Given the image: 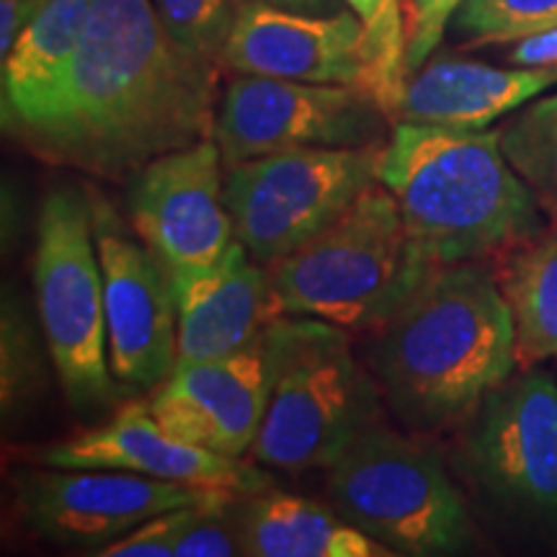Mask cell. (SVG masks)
<instances>
[{
	"label": "cell",
	"instance_id": "9c48e42d",
	"mask_svg": "<svg viewBox=\"0 0 557 557\" xmlns=\"http://www.w3.org/2000/svg\"><path fill=\"white\" fill-rule=\"evenodd\" d=\"M389 116L357 86L238 75L220 96L214 143L225 165L302 148L385 143Z\"/></svg>",
	"mask_w": 557,
	"mask_h": 557
},
{
	"label": "cell",
	"instance_id": "4dcf8cb0",
	"mask_svg": "<svg viewBox=\"0 0 557 557\" xmlns=\"http://www.w3.org/2000/svg\"><path fill=\"white\" fill-rule=\"evenodd\" d=\"M259 3L305 13H336L338 0H259Z\"/></svg>",
	"mask_w": 557,
	"mask_h": 557
},
{
	"label": "cell",
	"instance_id": "277c9868",
	"mask_svg": "<svg viewBox=\"0 0 557 557\" xmlns=\"http://www.w3.org/2000/svg\"><path fill=\"white\" fill-rule=\"evenodd\" d=\"M269 403L253 462L287 472L329 470L351 438L382 416L377 380L354 357L348 331L282 315L263 331Z\"/></svg>",
	"mask_w": 557,
	"mask_h": 557
},
{
	"label": "cell",
	"instance_id": "5b68a950",
	"mask_svg": "<svg viewBox=\"0 0 557 557\" xmlns=\"http://www.w3.org/2000/svg\"><path fill=\"white\" fill-rule=\"evenodd\" d=\"M267 269L287 315L374 333L431 263L410 243L398 201L374 181L344 218Z\"/></svg>",
	"mask_w": 557,
	"mask_h": 557
},
{
	"label": "cell",
	"instance_id": "603a6c76",
	"mask_svg": "<svg viewBox=\"0 0 557 557\" xmlns=\"http://www.w3.org/2000/svg\"><path fill=\"white\" fill-rule=\"evenodd\" d=\"M344 3L364 26L369 58H372V96L393 122L408 83L406 0H344Z\"/></svg>",
	"mask_w": 557,
	"mask_h": 557
},
{
	"label": "cell",
	"instance_id": "f1b7e54d",
	"mask_svg": "<svg viewBox=\"0 0 557 557\" xmlns=\"http://www.w3.org/2000/svg\"><path fill=\"white\" fill-rule=\"evenodd\" d=\"M45 3L47 0H3L0 3V60L11 52L13 41Z\"/></svg>",
	"mask_w": 557,
	"mask_h": 557
},
{
	"label": "cell",
	"instance_id": "ac0fdd59",
	"mask_svg": "<svg viewBox=\"0 0 557 557\" xmlns=\"http://www.w3.org/2000/svg\"><path fill=\"white\" fill-rule=\"evenodd\" d=\"M553 86L557 67H493L436 54L408 78L393 122L483 132Z\"/></svg>",
	"mask_w": 557,
	"mask_h": 557
},
{
	"label": "cell",
	"instance_id": "3957f363",
	"mask_svg": "<svg viewBox=\"0 0 557 557\" xmlns=\"http://www.w3.org/2000/svg\"><path fill=\"white\" fill-rule=\"evenodd\" d=\"M377 181L398 201L408 238L431 267L496 261L547 225L537 197L500 150L498 129L393 122Z\"/></svg>",
	"mask_w": 557,
	"mask_h": 557
},
{
	"label": "cell",
	"instance_id": "ffe728a7",
	"mask_svg": "<svg viewBox=\"0 0 557 557\" xmlns=\"http://www.w3.org/2000/svg\"><path fill=\"white\" fill-rule=\"evenodd\" d=\"M233 517L248 557H393L336 508L271 485L235 498Z\"/></svg>",
	"mask_w": 557,
	"mask_h": 557
},
{
	"label": "cell",
	"instance_id": "d4e9b609",
	"mask_svg": "<svg viewBox=\"0 0 557 557\" xmlns=\"http://www.w3.org/2000/svg\"><path fill=\"white\" fill-rule=\"evenodd\" d=\"M160 21L181 45L218 60L238 16V0H152Z\"/></svg>",
	"mask_w": 557,
	"mask_h": 557
},
{
	"label": "cell",
	"instance_id": "1f68e13d",
	"mask_svg": "<svg viewBox=\"0 0 557 557\" xmlns=\"http://www.w3.org/2000/svg\"><path fill=\"white\" fill-rule=\"evenodd\" d=\"M406 5H408V0H406Z\"/></svg>",
	"mask_w": 557,
	"mask_h": 557
},
{
	"label": "cell",
	"instance_id": "ba28073f",
	"mask_svg": "<svg viewBox=\"0 0 557 557\" xmlns=\"http://www.w3.org/2000/svg\"><path fill=\"white\" fill-rule=\"evenodd\" d=\"M380 148H302L227 165L235 240L263 267L295 253L377 181Z\"/></svg>",
	"mask_w": 557,
	"mask_h": 557
},
{
	"label": "cell",
	"instance_id": "44dd1931",
	"mask_svg": "<svg viewBox=\"0 0 557 557\" xmlns=\"http://www.w3.org/2000/svg\"><path fill=\"white\" fill-rule=\"evenodd\" d=\"M517 336L519 367L557 359V222L547 220L534 238L496 259Z\"/></svg>",
	"mask_w": 557,
	"mask_h": 557
},
{
	"label": "cell",
	"instance_id": "e0dca14e",
	"mask_svg": "<svg viewBox=\"0 0 557 557\" xmlns=\"http://www.w3.org/2000/svg\"><path fill=\"white\" fill-rule=\"evenodd\" d=\"M178 308V361L220 359L259 341L287 315L269 269L240 240L205 269L173 271Z\"/></svg>",
	"mask_w": 557,
	"mask_h": 557
},
{
	"label": "cell",
	"instance_id": "4316f807",
	"mask_svg": "<svg viewBox=\"0 0 557 557\" xmlns=\"http://www.w3.org/2000/svg\"><path fill=\"white\" fill-rule=\"evenodd\" d=\"M465 0H408L406 5V70L408 78L426 65L444 32L455 21Z\"/></svg>",
	"mask_w": 557,
	"mask_h": 557
},
{
	"label": "cell",
	"instance_id": "484cf974",
	"mask_svg": "<svg viewBox=\"0 0 557 557\" xmlns=\"http://www.w3.org/2000/svg\"><path fill=\"white\" fill-rule=\"evenodd\" d=\"M238 498V496H235ZM235 498L191 506L176 542V557H233L243 555L235 527Z\"/></svg>",
	"mask_w": 557,
	"mask_h": 557
},
{
	"label": "cell",
	"instance_id": "7a4b0ae2",
	"mask_svg": "<svg viewBox=\"0 0 557 557\" xmlns=\"http://www.w3.org/2000/svg\"><path fill=\"white\" fill-rule=\"evenodd\" d=\"M372 336L369 369L416 434L465 423L519 367L511 310L483 261L431 267Z\"/></svg>",
	"mask_w": 557,
	"mask_h": 557
},
{
	"label": "cell",
	"instance_id": "d6986e66",
	"mask_svg": "<svg viewBox=\"0 0 557 557\" xmlns=\"http://www.w3.org/2000/svg\"><path fill=\"white\" fill-rule=\"evenodd\" d=\"M94 0H47L3 58V124L21 137L41 127L65 86Z\"/></svg>",
	"mask_w": 557,
	"mask_h": 557
},
{
	"label": "cell",
	"instance_id": "f546056e",
	"mask_svg": "<svg viewBox=\"0 0 557 557\" xmlns=\"http://www.w3.org/2000/svg\"><path fill=\"white\" fill-rule=\"evenodd\" d=\"M508 60L521 67H557V26L537 37L517 41Z\"/></svg>",
	"mask_w": 557,
	"mask_h": 557
},
{
	"label": "cell",
	"instance_id": "9a60e30c",
	"mask_svg": "<svg viewBox=\"0 0 557 557\" xmlns=\"http://www.w3.org/2000/svg\"><path fill=\"white\" fill-rule=\"evenodd\" d=\"M269 403V359L263 336L220 359L176 361L163 385L145 403L169 434L246 457L259 436Z\"/></svg>",
	"mask_w": 557,
	"mask_h": 557
},
{
	"label": "cell",
	"instance_id": "83f0119b",
	"mask_svg": "<svg viewBox=\"0 0 557 557\" xmlns=\"http://www.w3.org/2000/svg\"><path fill=\"white\" fill-rule=\"evenodd\" d=\"M189 508L191 506L158 513V517H152L145 521V524L132 529L129 534L114 540L111 545L96 549L94 555L96 557H176V542Z\"/></svg>",
	"mask_w": 557,
	"mask_h": 557
},
{
	"label": "cell",
	"instance_id": "8992f818",
	"mask_svg": "<svg viewBox=\"0 0 557 557\" xmlns=\"http://www.w3.org/2000/svg\"><path fill=\"white\" fill-rule=\"evenodd\" d=\"M331 506L393 555L462 553L472 542L468 506L423 444L374 418L329 468Z\"/></svg>",
	"mask_w": 557,
	"mask_h": 557
},
{
	"label": "cell",
	"instance_id": "52a82bcc",
	"mask_svg": "<svg viewBox=\"0 0 557 557\" xmlns=\"http://www.w3.org/2000/svg\"><path fill=\"white\" fill-rule=\"evenodd\" d=\"M34 292L47 348L70 406L96 413L116 400L109 364L103 274L94 220L73 189L47 194L39 212Z\"/></svg>",
	"mask_w": 557,
	"mask_h": 557
},
{
	"label": "cell",
	"instance_id": "7402d4cb",
	"mask_svg": "<svg viewBox=\"0 0 557 557\" xmlns=\"http://www.w3.org/2000/svg\"><path fill=\"white\" fill-rule=\"evenodd\" d=\"M498 137L511 169L537 197L547 220L557 222V94L517 109Z\"/></svg>",
	"mask_w": 557,
	"mask_h": 557
},
{
	"label": "cell",
	"instance_id": "5bb4252c",
	"mask_svg": "<svg viewBox=\"0 0 557 557\" xmlns=\"http://www.w3.org/2000/svg\"><path fill=\"white\" fill-rule=\"evenodd\" d=\"M111 374L120 385L156 389L178 361V308L169 269L143 240L99 230Z\"/></svg>",
	"mask_w": 557,
	"mask_h": 557
},
{
	"label": "cell",
	"instance_id": "cb8c5ba5",
	"mask_svg": "<svg viewBox=\"0 0 557 557\" xmlns=\"http://www.w3.org/2000/svg\"><path fill=\"white\" fill-rule=\"evenodd\" d=\"M455 32L468 47L517 45L557 26V0H465Z\"/></svg>",
	"mask_w": 557,
	"mask_h": 557
},
{
	"label": "cell",
	"instance_id": "30bf717a",
	"mask_svg": "<svg viewBox=\"0 0 557 557\" xmlns=\"http://www.w3.org/2000/svg\"><path fill=\"white\" fill-rule=\"evenodd\" d=\"M18 517L41 540L62 547L111 545L145 521L173 508L235 498V493L169 483L124 470L47 468L21 470L16 480Z\"/></svg>",
	"mask_w": 557,
	"mask_h": 557
},
{
	"label": "cell",
	"instance_id": "8fae6325",
	"mask_svg": "<svg viewBox=\"0 0 557 557\" xmlns=\"http://www.w3.org/2000/svg\"><path fill=\"white\" fill-rule=\"evenodd\" d=\"M465 457L491 496L557 519V385L542 369L508 377L468 418Z\"/></svg>",
	"mask_w": 557,
	"mask_h": 557
},
{
	"label": "cell",
	"instance_id": "7c38bea8",
	"mask_svg": "<svg viewBox=\"0 0 557 557\" xmlns=\"http://www.w3.org/2000/svg\"><path fill=\"white\" fill-rule=\"evenodd\" d=\"M222 152L201 139L150 160L129 186V222L139 240L173 271L214 267L233 246Z\"/></svg>",
	"mask_w": 557,
	"mask_h": 557
},
{
	"label": "cell",
	"instance_id": "6da1fadb",
	"mask_svg": "<svg viewBox=\"0 0 557 557\" xmlns=\"http://www.w3.org/2000/svg\"><path fill=\"white\" fill-rule=\"evenodd\" d=\"M220 62L181 45L152 0H94L54 111L24 139L37 156L122 181L214 139Z\"/></svg>",
	"mask_w": 557,
	"mask_h": 557
},
{
	"label": "cell",
	"instance_id": "4fadbf2b",
	"mask_svg": "<svg viewBox=\"0 0 557 557\" xmlns=\"http://www.w3.org/2000/svg\"><path fill=\"white\" fill-rule=\"evenodd\" d=\"M220 65L238 75L357 86L372 94V58L354 11L305 13L240 0Z\"/></svg>",
	"mask_w": 557,
	"mask_h": 557
},
{
	"label": "cell",
	"instance_id": "2e32d148",
	"mask_svg": "<svg viewBox=\"0 0 557 557\" xmlns=\"http://www.w3.org/2000/svg\"><path fill=\"white\" fill-rule=\"evenodd\" d=\"M39 462L47 468L124 470L169 483L214 487L235 496H250L271 485V478L253 459L227 457L197 447L165 431L145 403H129L109 423L86 429L41 449Z\"/></svg>",
	"mask_w": 557,
	"mask_h": 557
}]
</instances>
